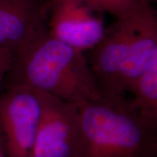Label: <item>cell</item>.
Returning <instances> with one entry per match:
<instances>
[{
    "label": "cell",
    "instance_id": "1",
    "mask_svg": "<svg viewBox=\"0 0 157 157\" xmlns=\"http://www.w3.org/2000/svg\"><path fill=\"white\" fill-rule=\"evenodd\" d=\"M4 86L24 87L80 105L102 95L85 52L48 29L13 53Z\"/></svg>",
    "mask_w": 157,
    "mask_h": 157
},
{
    "label": "cell",
    "instance_id": "2",
    "mask_svg": "<svg viewBox=\"0 0 157 157\" xmlns=\"http://www.w3.org/2000/svg\"><path fill=\"white\" fill-rule=\"evenodd\" d=\"M79 157H154L157 129L123 96L103 95L78 105Z\"/></svg>",
    "mask_w": 157,
    "mask_h": 157
},
{
    "label": "cell",
    "instance_id": "3",
    "mask_svg": "<svg viewBox=\"0 0 157 157\" xmlns=\"http://www.w3.org/2000/svg\"><path fill=\"white\" fill-rule=\"evenodd\" d=\"M151 7L141 0L134 8L109 28L101 41L91 50L87 59L101 95L115 96L119 73L124 63L133 39Z\"/></svg>",
    "mask_w": 157,
    "mask_h": 157
},
{
    "label": "cell",
    "instance_id": "4",
    "mask_svg": "<svg viewBox=\"0 0 157 157\" xmlns=\"http://www.w3.org/2000/svg\"><path fill=\"white\" fill-rule=\"evenodd\" d=\"M44 94L24 87L0 93V129L7 157H33Z\"/></svg>",
    "mask_w": 157,
    "mask_h": 157
},
{
    "label": "cell",
    "instance_id": "5",
    "mask_svg": "<svg viewBox=\"0 0 157 157\" xmlns=\"http://www.w3.org/2000/svg\"><path fill=\"white\" fill-rule=\"evenodd\" d=\"M81 144L78 105L44 94L33 157H79Z\"/></svg>",
    "mask_w": 157,
    "mask_h": 157
},
{
    "label": "cell",
    "instance_id": "6",
    "mask_svg": "<svg viewBox=\"0 0 157 157\" xmlns=\"http://www.w3.org/2000/svg\"><path fill=\"white\" fill-rule=\"evenodd\" d=\"M104 13L87 0H50L48 31L72 48L88 52L105 34Z\"/></svg>",
    "mask_w": 157,
    "mask_h": 157
},
{
    "label": "cell",
    "instance_id": "7",
    "mask_svg": "<svg viewBox=\"0 0 157 157\" xmlns=\"http://www.w3.org/2000/svg\"><path fill=\"white\" fill-rule=\"evenodd\" d=\"M50 0H0V52H14L48 30Z\"/></svg>",
    "mask_w": 157,
    "mask_h": 157
},
{
    "label": "cell",
    "instance_id": "8",
    "mask_svg": "<svg viewBox=\"0 0 157 157\" xmlns=\"http://www.w3.org/2000/svg\"><path fill=\"white\" fill-rule=\"evenodd\" d=\"M157 50V13L151 9L137 31L116 86L115 96L132 93Z\"/></svg>",
    "mask_w": 157,
    "mask_h": 157
},
{
    "label": "cell",
    "instance_id": "9",
    "mask_svg": "<svg viewBox=\"0 0 157 157\" xmlns=\"http://www.w3.org/2000/svg\"><path fill=\"white\" fill-rule=\"evenodd\" d=\"M131 93L133 106L157 129V50Z\"/></svg>",
    "mask_w": 157,
    "mask_h": 157
},
{
    "label": "cell",
    "instance_id": "10",
    "mask_svg": "<svg viewBox=\"0 0 157 157\" xmlns=\"http://www.w3.org/2000/svg\"><path fill=\"white\" fill-rule=\"evenodd\" d=\"M105 13L116 17L123 15L134 8L141 0H87Z\"/></svg>",
    "mask_w": 157,
    "mask_h": 157
},
{
    "label": "cell",
    "instance_id": "11",
    "mask_svg": "<svg viewBox=\"0 0 157 157\" xmlns=\"http://www.w3.org/2000/svg\"><path fill=\"white\" fill-rule=\"evenodd\" d=\"M13 52L9 50H3L0 52V88L4 83L6 74L10 66Z\"/></svg>",
    "mask_w": 157,
    "mask_h": 157
},
{
    "label": "cell",
    "instance_id": "12",
    "mask_svg": "<svg viewBox=\"0 0 157 157\" xmlns=\"http://www.w3.org/2000/svg\"><path fill=\"white\" fill-rule=\"evenodd\" d=\"M0 157H7L1 129H0Z\"/></svg>",
    "mask_w": 157,
    "mask_h": 157
},
{
    "label": "cell",
    "instance_id": "13",
    "mask_svg": "<svg viewBox=\"0 0 157 157\" xmlns=\"http://www.w3.org/2000/svg\"><path fill=\"white\" fill-rule=\"evenodd\" d=\"M154 157H157V152H156V155H155Z\"/></svg>",
    "mask_w": 157,
    "mask_h": 157
}]
</instances>
